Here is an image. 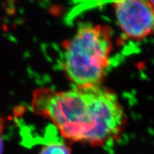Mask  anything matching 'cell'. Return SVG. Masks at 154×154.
Listing matches in <instances>:
<instances>
[{"instance_id": "cell-2", "label": "cell", "mask_w": 154, "mask_h": 154, "mask_svg": "<svg viewBox=\"0 0 154 154\" xmlns=\"http://www.w3.org/2000/svg\"><path fill=\"white\" fill-rule=\"evenodd\" d=\"M113 49L111 29L84 25L64 46L62 67L75 87L101 85Z\"/></svg>"}, {"instance_id": "cell-6", "label": "cell", "mask_w": 154, "mask_h": 154, "mask_svg": "<svg viewBox=\"0 0 154 154\" xmlns=\"http://www.w3.org/2000/svg\"><path fill=\"white\" fill-rule=\"evenodd\" d=\"M149 1H150V2H151V5L153 6V7L154 8V0H149Z\"/></svg>"}, {"instance_id": "cell-1", "label": "cell", "mask_w": 154, "mask_h": 154, "mask_svg": "<svg viewBox=\"0 0 154 154\" xmlns=\"http://www.w3.org/2000/svg\"><path fill=\"white\" fill-rule=\"evenodd\" d=\"M32 107L36 114L51 121L63 138L91 146L113 143L126 125L118 97L102 85L61 91L38 88Z\"/></svg>"}, {"instance_id": "cell-7", "label": "cell", "mask_w": 154, "mask_h": 154, "mask_svg": "<svg viewBox=\"0 0 154 154\" xmlns=\"http://www.w3.org/2000/svg\"><path fill=\"white\" fill-rule=\"evenodd\" d=\"M35 1H42V0H35Z\"/></svg>"}, {"instance_id": "cell-4", "label": "cell", "mask_w": 154, "mask_h": 154, "mask_svg": "<svg viewBox=\"0 0 154 154\" xmlns=\"http://www.w3.org/2000/svg\"><path fill=\"white\" fill-rule=\"evenodd\" d=\"M38 154H72V149L65 143L50 142L42 148Z\"/></svg>"}, {"instance_id": "cell-5", "label": "cell", "mask_w": 154, "mask_h": 154, "mask_svg": "<svg viewBox=\"0 0 154 154\" xmlns=\"http://www.w3.org/2000/svg\"><path fill=\"white\" fill-rule=\"evenodd\" d=\"M5 119L3 118L2 115H0V154H4V140H3V134L5 131Z\"/></svg>"}, {"instance_id": "cell-3", "label": "cell", "mask_w": 154, "mask_h": 154, "mask_svg": "<svg viewBox=\"0 0 154 154\" xmlns=\"http://www.w3.org/2000/svg\"><path fill=\"white\" fill-rule=\"evenodd\" d=\"M121 30L132 39L154 34V8L149 0H111Z\"/></svg>"}]
</instances>
